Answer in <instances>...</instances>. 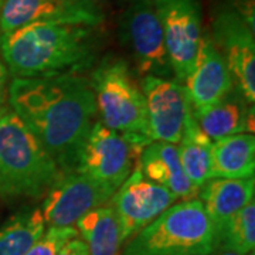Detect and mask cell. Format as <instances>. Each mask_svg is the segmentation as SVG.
<instances>
[{
  "mask_svg": "<svg viewBox=\"0 0 255 255\" xmlns=\"http://www.w3.org/2000/svg\"><path fill=\"white\" fill-rule=\"evenodd\" d=\"M226 247L238 254L247 255L255 247V203H248L244 209L228 220L217 237V248ZM216 248V250H217Z\"/></svg>",
  "mask_w": 255,
  "mask_h": 255,
  "instance_id": "cell-22",
  "label": "cell"
},
{
  "mask_svg": "<svg viewBox=\"0 0 255 255\" xmlns=\"http://www.w3.org/2000/svg\"><path fill=\"white\" fill-rule=\"evenodd\" d=\"M137 167L147 180L172 191L177 200L194 199L199 189L184 173L177 145L170 142L153 140L140 152Z\"/></svg>",
  "mask_w": 255,
  "mask_h": 255,
  "instance_id": "cell-15",
  "label": "cell"
},
{
  "mask_svg": "<svg viewBox=\"0 0 255 255\" xmlns=\"http://www.w3.org/2000/svg\"><path fill=\"white\" fill-rule=\"evenodd\" d=\"M211 149L213 140L201 130L190 110L177 150L184 173L199 190L211 179Z\"/></svg>",
  "mask_w": 255,
  "mask_h": 255,
  "instance_id": "cell-19",
  "label": "cell"
},
{
  "mask_svg": "<svg viewBox=\"0 0 255 255\" xmlns=\"http://www.w3.org/2000/svg\"><path fill=\"white\" fill-rule=\"evenodd\" d=\"M11 111L46 147L61 172L75 169L97 115L91 80L77 71L13 78Z\"/></svg>",
  "mask_w": 255,
  "mask_h": 255,
  "instance_id": "cell-1",
  "label": "cell"
},
{
  "mask_svg": "<svg viewBox=\"0 0 255 255\" xmlns=\"http://www.w3.org/2000/svg\"><path fill=\"white\" fill-rule=\"evenodd\" d=\"M183 85L190 101L191 110L213 105L236 88L226 60L206 31L203 33L193 67Z\"/></svg>",
  "mask_w": 255,
  "mask_h": 255,
  "instance_id": "cell-14",
  "label": "cell"
},
{
  "mask_svg": "<svg viewBox=\"0 0 255 255\" xmlns=\"http://www.w3.org/2000/svg\"><path fill=\"white\" fill-rule=\"evenodd\" d=\"M255 180L250 179H210L199 190V200L209 216L211 226L216 234V248L217 237L228 220L244 209L248 203L254 200Z\"/></svg>",
  "mask_w": 255,
  "mask_h": 255,
  "instance_id": "cell-17",
  "label": "cell"
},
{
  "mask_svg": "<svg viewBox=\"0 0 255 255\" xmlns=\"http://www.w3.org/2000/svg\"><path fill=\"white\" fill-rule=\"evenodd\" d=\"M121 38L142 78H170L172 64L153 0H129L121 17Z\"/></svg>",
  "mask_w": 255,
  "mask_h": 255,
  "instance_id": "cell-6",
  "label": "cell"
},
{
  "mask_svg": "<svg viewBox=\"0 0 255 255\" xmlns=\"http://www.w3.org/2000/svg\"><path fill=\"white\" fill-rule=\"evenodd\" d=\"M104 20L90 0H3L0 36L31 23H63L97 27Z\"/></svg>",
  "mask_w": 255,
  "mask_h": 255,
  "instance_id": "cell-12",
  "label": "cell"
},
{
  "mask_svg": "<svg viewBox=\"0 0 255 255\" xmlns=\"http://www.w3.org/2000/svg\"><path fill=\"white\" fill-rule=\"evenodd\" d=\"M216 234L199 197L180 200L140 230L121 255H213Z\"/></svg>",
  "mask_w": 255,
  "mask_h": 255,
  "instance_id": "cell-5",
  "label": "cell"
},
{
  "mask_svg": "<svg viewBox=\"0 0 255 255\" xmlns=\"http://www.w3.org/2000/svg\"><path fill=\"white\" fill-rule=\"evenodd\" d=\"M191 111L201 130L213 142L238 133H254V105L237 87L216 104Z\"/></svg>",
  "mask_w": 255,
  "mask_h": 255,
  "instance_id": "cell-16",
  "label": "cell"
},
{
  "mask_svg": "<svg viewBox=\"0 0 255 255\" xmlns=\"http://www.w3.org/2000/svg\"><path fill=\"white\" fill-rule=\"evenodd\" d=\"M57 255H90L87 244L84 243L82 238H71L70 241H67Z\"/></svg>",
  "mask_w": 255,
  "mask_h": 255,
  "instance_id": "cell-24",
  "label": "cell"
},
{
  "mask_svg": "<svg viewBox=\"0 0 255 255\" xmlns=\"http://www.w3.org/2000/svg\"><path fill=\"white\" fill-rule=\"evenodd\" d=\"M78 236L77 228L74 227H48L26 255H57L67 241Z\"/></svg>",
  "mask_w": 255,
  "mask_h": 255,
  "instance_id": "cell-23",
  "label": "cell"
},
{
  "mask_svg": "<svg viewBox=\"0 0 255 255\" xmlns=\"http://www.w3.org/2000/svg\"><path fill=\"white\" fill-rule=\"evenodd\" d=\"M91 85L101 122L115 130L137 155L152 140L140 85L125 60L107 58L92 73Z\"/></svg>",
  "mask_w": 255,
  "mask_h": 255,
  "instance_id": "cell-4",
  "label": "cell"
},
{
  "mask_svg": "<svg viewBox=\"0 0 255 255\" xmlns=\"http://www.w3.org/2000/svg\"><path fill=\"white\" fill-rule=\"evenodd\" d=\"M213 255H214V254H213Z\"/></svg>",
  "mask_w": 255,
  "mask_h": 255,
  "instance_id": "cell-29",
  "label": "cell"
},
{
  "mask_svg": "<svg viewBox=\"0 0 255 255\" xmlns=\"http://www.w3.org/2000/svg\"><path fill=\"white\" fill-rule=\"evenodd\" d=\"M140 90L145 97L152 140L177 145L191 110L184 85L173 78L146 75L140 81Z\"/></svg>",
  "mask_w": 255,
  "mask_h": 255,
  "instance_id": "cell-13",
  "label": "cell"
},
{
  "mask_svg": "<svg viewBox=\"0 0 255 255\" xmlns=\"http://www.w3.org/2000/svg\"><path fill=\"white\" fill-rule=\"evenodd\" d=\"M75 226L90 255H121L124 241L117 214L111 206H102L87 213Z\"/></svg>",
  "mask_w": 255,
  "mask_h": 255,
  "instance_id": "cell-20",
  "label": "cell"
},
{
  "mask_svg": "<svg viewBox=\"0 0 255 255\" xmlns=\"http://www.w3.org/2000/svg\"><path fill=\"white\" fill-rule=\"evenodd\" d=\"M214 254L216 255H241L236 253V251H233V250H230V248H226V247H219L216 251H214ZM248 255H255L254 253H250Z\"/></svg>",
  "mask_w": 255,
  "mask_h": 255,
  "instance_id": "cell-26",
  "label": "cell"
},
{
  "mask_svg": "<svg viewBox=\"0 0 255 255\" xmlns=\"http://www.w3.org/2000/svg\"><path fill=\"white\" fill-rule=\"evenodd\" d=\"M163 28L174 80L184 82L203 37L200 0H153Z\"/></svg>",
  "mask_w": 255,
  "mask_h": 255,
  "instance_id": "cell-9",
  "label": "cell"
},
{
  "mask_svg": "<svg viewBox=\"0 0 255 255\" xmlns=\"http://www.w3.org/2000/svg\"><path fill=\"white\" fill-rule=\"evenodd\" d=\"M94 28L63 23H31L0 36L3 63L14 78L77 71L91 58Z\"/></svg>",
  "mask_w": 255,
  "mask_h": 255,
  "instance_id": "cell-2",
  "label": "cell"
},
{
  "mask_svg": "<svg viewBox=\"0 0 255 255\" xmlns=\"http://www.w3.org/2000/svg\"><path fill=\"white\" fill-rule=\"evenodd\" d=\"M61 170L46 147L11 110H0V196L41 199Z\"/></svg>",
  "mask_w": 255,
  "mask_h": 255,
  "instance_id": "cell-3",
  "label": "cell"
},
{
  "mask_svg": "<svg viewBox=\"0 0 255 255\" xmlns=\"http://www.w3.org/2000/svg\"><path fill=\"white\" fill-rule=\"evenodd\" d=\"M1 1H3V0H0V6H1Z\"/></svg>",
  "mask_w": 255,
  "mask_h": 255,
  "instance_id": "cell-28",
  "label": "cell"
},
{
  "mask_svg": "<svg viewBox=\"0 0 255 255\" xmlns=\"http://www.w3.org/2000/svg\"><path fill=\"white\" fill-rule=\"evenodd\" d=\"M46 231L41 210L24 209L0 228V255H26Z\"/></svg>",
  "mask_w": 255,
  "mask_h": 255,
  "instance_id": "cell-21",
  "label": "cell"
},
{
  "mask_svg": "<svg viewBox=\"0 0 255 255\" xmlns=\"http://www.w3.org/2000/svg\"><path fill=\"white\" fill-rule=\"evenodd\" d=\"M9 90V70L3 60H0V110L3 108V104L7 98Z\"/></svg>",
  "mask_w": 255,
  "mask_h": 255,
  "instance_id": "cell-25",
  "label": "cell"
},
{
  "mask_svg": "<svg viewBox=\"0 0 255 255\" xmlns=\"http://www.w3.org/2000/svg\"><path fill=\"white\" fill-rule=\"evenodd\" d=\"M137 157L124 137L97 121L82 145L74 170L118 190L133 170Z\"/></svg>",
  "mask_w": 255,
  "mask_h": 255,
  "instance_id": "cell-10",
  "label": "cell"
},
{
  "mask_svg": "<svg viewBox=\"0 0 255 255\" xmlns=\"http://www.w3.org/2000/svg\"><path fill=\"white\" fill-rule=\"evenodd\" d=\"M254 172V133H238L213 142L211 179H250Z\"/></svg>",
  "mask_w": 255,
  "mask_h": 255,
  "instance_id": "cell-18",
  "label": "cell"
},
{
  "mask_svg": "<svg viewBox=\"0 0 255 255\" xmlns=\"http://www.w3.org/2000/svg\"><path fill=\"white\" fill-rule=\"evenodd\" d=\"M111 201L125 246V243L179 200L172 191L147 180L136 166L119 186Z\"/></svg>",
  "mask_w": 255,
  "mask_h": 255,
  "instance_id": "cell-11",
  "label": "cell"
},
{
  "mask_svg": "<svg viewBox=\"0 0 255 255\" xmlns=\"http://www.w3.org/2000/svg\"><path fill=\"white\" fill-rule=\"evenodd\" d=\"M90 1H94V3H95V1H98V0H90Z\"/></svg>",
  "mask_w": 255,
  "mask_h": 255,
  "instance_id": "cell-27",
  "label": "cell"
},
{
  "mask_svg": "<svg viewBox=\"0 0 255 255\" xmlns=\"http://www.w3.org/2000/svg\"><path fill=\"white\" fill-rule=\"evenodd\" d=\"M213 44L223 55L236 87L254 105L255 102V38L237 9L228 1L220 4L211 14Z\"/></svg>",
  "mask_w": 255,
  "mask_h": 255,
  "instance_id": "cell-7",
  "label": "cell"
},
{
  "mask_svg": "<svg viewBox=\"0 0 255 255\" xmlns=\"http://www.w3.org/2000/svg\"><path fill=\"white\" fill-rule=\"evenodd\" d=\"M117 189L75 170L61 172L41 204V214L50 227H74L92 210L107 206Z\"/></svg>",
  "mask_w": 255,
  "mask_h": 255,
  "instance_id": "cell-8",
  "label": "cell"
}]
</instances>
